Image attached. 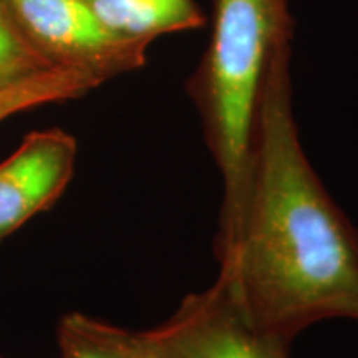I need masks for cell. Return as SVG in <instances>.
<instances>
[{
    "label": "cell",
    "instance_id": "10",
    "mask_svg": "<svg viewBox=\"0 0 358 358\" xmlns=\"http://www.w3.org/2000/svg\"><path fill=\"white\" fill-rule=\"evenodd\" d=\"M58 358H65V357H62V355H60V357H58Z\"/></svg>",
    "mask_w": 358,
    "mask_h": 358
},
{
    "label": "cell",
    "instance_id": "4",
    "mask_svg": "<svg viewBox=\"0 0 358 358\" xmlns=\"http://www.w3.org/2000/svg\"><path fill=\"white\" fill-rule=\"evenodd\" d=\"M143 335L158 358H289L290 348L250 325L217 282L187 294L169 319Z\"/></svg>",
    "mask_w": 358,
    "mask_h": 358
},
{
    "label": "cell",
    "instance_id": "5",
    "mask_svg": "<svg viewBox=\"0 0 358 358\" xmlns=\"http://www.w3.org/2000/svg\"><path fill=\"white\" fill-rule=\"evenodd\" d=\"M77 140L52 128L27 134L0 163V241L64 194L73 178Z\"/></svg>",
    "mask_w": 358,
    "mask_h": 358
},
{
    "label": "cell",
    "instance_id": "11",
    "mask_svg": "<svg viewBox=\"0 0 358 358\" xmlns=\"http://www.w3.org/2000/svg\"><path fill=\"white\" fill-rule=\"evenodd\" d=\"M0 87H2V85H0Z\"/></svg>",
    "mask_w": 358,
    "mask_h": 358
},
{
    "label": "cell",
    "instance_id": "8",
    "mask_svg": "<svg viewBox=\"0 0 358 358\" xmlns=\"http://www.w3.org/2000/svg\"><path fill=\"white\" fill-rule=\"evenodd\" d=\"M98 87L100 83L95 78L78 71L64 69L38 71L32 77L0 87V122L47 103L75 100Z\"/></svg>",
    "mask_w": 358,
    "mask_h": 358
},
{
    "label": "cell",
    "instance_id": "3",
    "mask_svg": "<svg viewBox=\"0 0 358 358\" xmlns=\"http://www.w3.org/2000/svg\"><path fill=\"white\" fill-rule=\"evenodd\" d=\"M30 47L53 69L103 85L146 64V47L116 38L83 0H6Z\"/></svg>",
    "mask_w": 358,
    "mask_h": 358
},
{
    "label": "cell",
    "instance_id": "7",
    "mask_svg": "<svg viewBox=\"0 0 358 358\" xmlns=\"http://www.w3.org/2000/svg\"><path fill=\"white\" fill-rule=\"evenodd\" d=\"M58 345L65 358H158L143 332H131L80 312L58 324Z\"/></svg>",
    "mask_w": 358,
    "mask_h": 358
},
{
    "label": "cell",
    "instance_id": "1",
    "mask_svg": "<svg viewBox=\"0 0 358 358\" xmlns=\"http://www.w3.org/2000/svg\"><path fill=\"white\" fill-rule=\"evenodd\" d=\"M290 55L282 43L268 65L243 198L216 237L217 284L250 325L287 343L322 320L358 324V231L303 151Z\"/></svg>",
    "mask_w": 358,
    "mask_h": 358
},
{
    "label": "cell",
    "instance_id": "6",
    "mask_svg": "<svg viewBox=\"0 0 358 358\" xmlns=\"http://www.w3.org/2000/svg\"><path fill=\"white\" fill-rule=\"evenodd\" d=\"M95 19L116 38L150 47L169 34L208 25L196 0H83Z\"/></svg>",
    "mask_w": 358,
    "mask_h": 358
},
{
    "label": "cell",
    "instance_id": "2",
    "mask_svg": "<svg viewBox=\"0 0 358 358\" xmlns=\"http://www.w3.org/2000/svg\"><path fill=\"white\" fill-rule=\"evenodd\" d=\"M294 27L287 0H213L211 35L186 92L222 178L217 232L239 209L268 65Z\"/></svg>",
    "mask_w": 358,
    "mask_h": 358
},
{
    "label": "cell",
    "instance_id": "9",
    "mask_svg": "<svg viewBox=\"0 0 358 358\" xmlns=\"http://www.w3.org/2000/svg\"><path fill=\"white\" fill-rule=\"evenodd\" d=\"M53 69L30 47L6 0H0V85Z\"/></svg>",
    "mask_w": 358,
    "mask_h": 358
}]
</instances>
